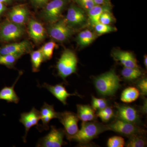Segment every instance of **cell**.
Segmentation results:
<instances>
[{
  "label": "cell",
  "instance_id": "10",
  "mask_svg": "<svg viewBox=\"0 0 147 147\" xmlns=\"http://www.w3.org/2000/svg\"><path fill=\"white\" fill-rule=\"evenodd\" d=\"M40 120V114L39 110L33 107L31 110L27 113H23L21 115L20 122L24 125L25 127V134L23 137L24 142H26V137L28 132L32 127L38 125V121Z\"/></svg>",
  "mask_w": 147,
  "mask_h": 147
},
{
  "label": "cell",
  "instance_id": "23",
  "mask_svg": "<svg viewBox=\"0 0 147 147\" xmlns=\"http://www.w3.org/2000/svg\"><path fill=\"white\" fill-rule=\"evenodd\" d=\"M96 37V35L93 32L87 30L81 32L78 34L76 40L79 45L82 47H85L94 41Z\"/></svg>",
  "mask_w": 147,
  "mask_h": 147
},
{
  "label": "cell",
  "instance_id": "38",
  "mask_svg": "<svg viewBox=\"0 0 147 147\" xmlns=\"http://www.w3.org/2000/svg\"><path fill=\"white\" fill-rule=\"evenodd\" d=\"M147 57L146 55H145L144 56V65L145 67H146V68H147Z\"/></svg>",
  "mask_w": 147,
  "mask_h": 147
},
{
  "label": "cell",
  "instance_id": "3",
  "mask_svg": "<svg viewBox=\"0 0 147 147\" xmlns=\"http://www.w3.org/2000/svg\"><path fill=\"white\" fill-rule=\"evenodd\" d=\"M77 63L78 59L75 53L71 50H65L57 63L58 75L66 82L67 77L76 73Z\"/></svg>",
  "mask_w": 147,
  "mask_h": 147
},
{
  "label": "cell",
  "instance_id": "5",
  "mask_svg": "<svg viewBox=\"0 0 147 147\" xmlns=\"http://www.w3.org/2000/svg\"><path fill=\"white\" fill-rule=\"evenodd\" d=\"M107 127L108 130L115 131L124 136L128 137L135 134H143L145 132L144 130L136 125V124L130 123L119 119L114 122L107 125Z\"/></svg>",
  "mask_w": 147,
  "mask_h": 147
},
{
  "label": "cell",
  "instance_id": "25",
  "mask_svg": "<svg viewBox=\"0 0 147 147\" xmlns=\"http://www.w3.org/2000/svg\"><path fill=\"white\" fill-rule=\"evenodd\" d=\"M31 59L33 71L36 72L39 70L41 63L44 60L41 49L33 52L31 54Z\"/></svg>",
  "mask_w": 147,
  "mask_h": 147
},
{
  "label": "cell",
  "instance_id": "14",
  "mask_svg": "<svg viewBox=\"0 0 147 147\" xmlns=\"http://www.w3.org/2000/svg\"><path fill=\"white\" fill-rule=\"evenodd\" d=\"M42 88H45L56 97L58 100L61 101L63 105H67V98L71 96L80 95L77 93L69 94L66 90L63 84H58L55 86L49 85L47 83H44L41 86Z\"/></svg>",
  "mask_w": 147,
  "mask_h": 147
},
{
  "label": "cell",
  "instance_id": "20",
  "mask_svg": "<svg viewBox=\"0 0 147 147\" xmlns=\"http://www.w3.org/2000/svg\"><path fill=\"white\" fill-rule=\"evenodd\" d=\"M109 6L95 5L88 11L89 19L92 26L100 23V16L103 12L110 11Z\"/></svg>",
  "mask_w": 147,
  "mask_h": 147
},
{
  "label": "cell",
  "instance_id": "8",
  "mask_svg": "<svg viewBox=\"0 0 147 147\" xmlns=\"http://www.w3.org/2000/svg\"><path fill=\"white\" fill-rule=\"evenodd\" d=\"M58 119L64 127L65 134L68 140L79 131L78 123L79 119L75 113L68 111L59 113Z\"/></svg>",
  "mask_w": 147,
  "mask_h": 147
},
{
  "label": "cell",
  "instance_id": "33",
  "mask_svg": "<svg viewBox=\"0 0 147 147\" xmlns=\"http://www.w3.org/2000/svg\"><path fill=\"white\" fill-rule=\"evenodd\" d=\"M113 21V18L110 14V11L103 12L100 18V23L105 25H109Z\"/></svg>",
  "mask_w": 147,
  "mask_h": 147
},
{
  "label": "cell",
  "instance_id": "18",
  "mask_svg": "<svg viewBox=\"0 0 147 147\" xmlns=\"http://www.w3.org/2000/svg\"><path fill=\"white\" fill-rule=\"evenodd\" d=\"M29 32L30 36L36 42L42 41L45 37L44 27L39 22L32 19L29 22Z\"/></svg>",
  "mask_w": 147,
  "mask_h": 147
},
{
  "label": "cell",
  "instance_id": "30",
  "mask_svg": "<svg viewBox=\"0 0 147 147\" xmlns=\"http://www.w3.org/2000/svg\"><path fill=\"white\" fill-rule=\"evenodd\" d=\"M92 106L95 110H101L108 106V102L104 98H97L94 96H92Z\"/></svg>",
  "mask_w": 147,
  "mask_h": 147
},
{
  "label": "cell",
  "instance_id": "2",
  "mask_svg": "<svg viewBox=\"0 0 147 147\" xmlns=\"http://www.w3.org/2000/svg\"><path fill=\"white\" fill-rule=\"evenodd\" d=\"M108 130L107 125L96 122H83L81 129L73 137L68 139L80 144H86L99 134Z\"/></svg>",
  "mask_w": 147,
  "mask_h": 147
},
{
  "label": "cell",
  "instance_id": "21",
  "mask_svg": "<svg viewBox=\"0 0 147 147\" xmlns=\"http://www.w3.org/2000/svg\"><path fill=\"white\" fill-rule=\"evenodd\" d=\"M77 116L83 122L91 121L96 118L94 110L88 105H77Z\"/></svg>",
  "mask_w": 147,
  "mask_h": 147
},
{
  "label": "cell",
  "instance_id": "15",
  "mask_svg": "<svg viewBox=\"0 0 147 147\" xmlns=\"http://www.w3.org/2000/svg\"><path fill=\"white\" fill-rule=\"evenodd\" d=\"M112 55L116 61H119L125 67L139 68L137 59L130 52L116 50L113 51Z\"/></svg>",
  "mask_w": 147,
  "mask_h": 147
},
{
  "label": "cell",
  "instance_id": "28",
  "mask_svg": "<svg viewBox=\"0 0 147 147\" xmlns=\"http://www.w3.org/2000/svg\"><path fill=\"white\" fill-rule=\"evenodd\" d=\"M56 44L53 41L47 42L41 48L44 60H50L53 57V51L56 47Z\"/></svg>",
  "mask_w": 147,
  "mask_h": 147
},
{
  "label": "cell",
  "instance_id": "7",
  "mask_svg": "<svg viewBox=\"0 0 147 147\" xmlns=\"http://www.w3.org/2000/svg\"><path fill=\"white\" fill-rule=\"evenodd\" d=\"M67 0H53L47 3L43 11L44 18L51 24L56 23L59 19Z\"/></svg>",
  "mask_w": 147,
  "mask_h": 147
},
{
  "label": "cell",
  "instance_id": "22",
  "mask_svg": "<svg viewBox=\"0 0 147 147\" xmlns=\"http://www.w3.org/2000/svg\"><path fill=\"white\" fill-rule=\"evenodd\" d=\"M140 95L139 90L135 87H128L122 93L121 100L125 103H130L137 100Z\"/></svg>",
  "mask_w": 147,
  "mask_h": 147
},
{
  "label": "cell",
  "instance_id": "6",
  "mask_svg": "<svg viewBox=\"0 0 147 147\" xmlns=\"http://www.w3.org/2000/svg\"><path fill=\"white\" fill-rule=\"evenodd\" d=\"M73 28L67 23L65 20H60L53 24L49 29L50 36L54 39L63 42L73 34Z\"/></svg>",
  "mask_w": 147,
  "mask_h": 147
},
{
  "label": "cell",
  "instance_id": "39",
  "mask_svg": "<svg viewBox=\"0 0 147 147\" xmlns=\"http://www.w3.org/2000/svg\"><path fill=\"white\" fill-rule=\"evenodd\" d=\"M11 0H0V2L2 3H8L10 2Z\"/></svg>",
  "mask_w": 147,
  "mask_h": 147
},
{
  "label": "cell",
  "instance_id": "17",
  "mask_svg": "<svg viewBox=\"0 0 147 147\" xmlns=\"http://www.w3.org/2000/svg\"><path fill=\"white\" fill-rule=\"evenodd\" d=\"M28 15V11L24 5L16 6L12 9L9 13L11 22L22 25L26 23Z\"/></svg>",
  "mask_w": 147,
  "mask_h": 147
},
{
  "label": "cell",
  "instance_id": "31",
  "mask_svg": "<svg viewBox=\"0 0 147 147\" xmlns=\"http://www.w3.org/2000/svg\"><path fill=\"white\" fill-rule=\"evenodd\" d=\"M124 139L119 136H114L108 139L107 146L109 147H123L124 146Z\"/></svg>",
  "mask_w": 147,
  "mask_h": 147
},
{
  "label": "cell",
  "instance_id": "11",
  "mask_svg": "<svg viewBox=\"0 0 147 147\" xmlns=\"http://www.w3.org/2000/svg\"><path fill=\"white\" fill-rule=\"evenodd\" d=\"M65 20L67 23L73 28L82 26L86 21L85 11L79 7L71 5L67 10Z\"/></svg>",
  "mask_w": 147,
  "mask_h": 147
},
{
  "label": "cell",
  "instance_id": "27",
  "mask_svg": "<svg viewBox=\"0 0 147 147\" xmlns=\"http://www.w3.org/2000/svg\"><path fill=\"white\" fill-rule=\"evenodd\" d=\"M142 134H135L129 137L126 146L127 147H144L146 146V139L142 137Z\"/></svg>",
  "mask_w": 147,
  "mask_h": 147
},
{
  "label": "cell",
  "instance_id": "29",
  "mask_svg": "<svg viewBox=\"0 0 147 147\" xmlns=\"http://www.w3.org/2000/svg\"><path fill=\"white\" fill-rule=\"evenodd\" d=\"M94 27L96 31L99 34H105L117 30V29L115 27L100 23L96 24Z\"/></svg>",
  "mask_w": 147,
  "mask_h": 147
},
{
  "label": "cell",
  "instance_id": "37",
  "mask_svg": "<svg viewBox=\"0 0 147 147\" xmlns=\"http://www.w3.org/2000/svg\"><path fill=\"white\" fill-rule=\"evenodd\" d=\"M5 5H4L3 3L0 2V16L5 11Z\"/></svg>",
  "mask_w": 147,
  "mask_h": 147
},
{
  "label": "cell",
  "instance_id": "9",
  "mask_svg": "<svg viewBox=\"0 0 147 147\" xmlns=\"http://www.w3.org/2000/svg\"><path fill=\"white\" fill-rule=\"evenodd\" d=\"M24 31L21 25L11 21L7 22L3 25L0 30V39L4 41L14 40L21 37Z\"/></svg>",
  "mask_w": 147,
  "mask_h": 147
},
{
  "label": "cell",
  "instance_id": "12",
  "mask_svg": "<svg viewBox=\"0 0 147 147\" xmlns=\"http://www.w3.org/2000/svg\"><path fill=\"white\" fill-rule=\"evenodd\" d=\"M60 113H57L55 111L54 106L44 102L40 111V120L42 121V125L37 127L40 131L49 129V123L50 121L53 119L59 118Z\"/></svg>",
  "mask_w": 147,
  "mask_h": 147
},
{
  "label": "cell",
  "instance_id": "35",
  "mask_svg": "<svg viewBox=\"0 0 147 147\" xmlns=\"http://www.w3.org/2000/svg\"><path fill=\"white\" fill-rule=\"evenodd\" d=\"M95 5L110 6V0H93Z\"/></svg>",
  "mask_w": 147,
  "mask_h": 147
},
{
  "label": "cell",
  "instance_id": "24",
  "mask_svg": "<svg viewBox=\"0 0 147 147\" xmlns=\"http://www.w3.org/2000/svg\"><path fill=\"white\" fill-rule=\"evenodd\" d=\"M121 74L125 80L132 81L139 78L142 72L139 68L124 67L122 70Z\"/></svg>",
  "mask_w": 147,
  "mask_h": 147
},
{
  "label": "cell",
  "instance_id": "1",
  "mask_svg": "<svg viewBox=\"0 0 147 147\" xmlns=\"http://www.w3.org/2000/svg\"><path fill=\"white\" fill-rule=\"evenodd\" d=\"M94 84L97 92L103 96H112L120 88V79L114 69L95 78Z\"/></svg>",
  "mask_w": 147,
  "mask_h": 147
},
{
  "label": "cell",
  "instance_id": "4",
  "mask_svg": "<svg viewBox=\"0 0 147 147\" xmlns=\"http://www.w3.org/2000/svg\"><path fill=\"white\" fill-rule=\"evenodd\" d=\"M65 135L64 129L51 126V129L45 137L41 138L36 145L37 147H61L64 144V137Z\"/></svg>",
  "mask_w": 147,
  "mask_h": 147
},
{
  "label": "cell",
  "instance_id": "34",
  "mask_svg": "<svg viewBox=\"0 0 147 147\" xmlns=\"http://www.w3.org/2000/svg\"><path fill=\"white\" fill-rule=\"evenodd\" d=\"M137 87L139 91L144 95H146L147 93V79H142L138 83Z\"/></svg>",
  "mask_w": 147,
  "mask_h": 147
},
{
  "label": "cell",
  "instance_id": "13",
  "mask_svg": "<svg viewBox=\"0 0 147 147\" xmlns=\"http://www.w3.org/2000/svg\"><path fill=\"white\" fill-rule=\"evenodd\" d=\"M117 115L119 119L136 124L139 121V115L137 110L128 105L116 103Z\"/></svg>",
  "mask_w": 147,
  "mask_h": 147
},
{
  "label": "cell",
  "instance_id": "19",
  "mask_svg": "<svg viewBox=\"0 0 147 147\" xmlns=\"http://www.w3.org/2000/svg\"><path fill=\"white\" fill-rule=\"evenodd\" d=\"M19 76L13 83L11 86L4 87L0 91V100H5L8 102H14L18 103L20 98L14 90V87L18 82Z\"/></svg>",
  "mask_w": 147,
  "mask_h": 147
},
{
  "label": "cell",
  "instance_id": "32",
  "mask_svg": "<svg viewBox=\"0 0 147 147\" xmlns=\"http://www.w3.org/2000/svg\"><path fill=\"white\" fill-rule=\"evenodd\" d=\"M74 1L81 8L86 11L87 12L95 5L93 0H74Z\"/></svg>",
  "mask_w": 147,
  "mask_h": 147
},
{
  "label": "cell",
  "instance_id": "36",
  "mask_svg": "<svg viewBox=\"0 0 147 147\" xmlns=\"http://www.w3.org/2000/svg\"><path fill=\"white\" fill-rule=\"evenodd\" d=\"M49 0H32L35 5L37 7H42L46 5Z\"/></svg>",
  "mask_w": 147,
  "mask_h": 147
},
{
  "label": "cell",
  "instance_id": "16",
  "mask_svg": "<svg viewBox=\"0 0 147 147\" xmlns=\"http://www.w3.org/2000/svg\"><path fill=\"white\" fill-rule=\"evenodd\" d=\"M30 47V43L26 40L21 42L9 44L0 49V55L19 53L24 55L28 51Z\"/></svg>",
  "mask_w": 147,
  "mask_h": 147
},
{
  "label": "cell",
  "instance_id": "26",
  "mask_svg": "<svg viewBox=\"0 0 147 147\" xmlns=\"http://www.w3.org/2000/svg\"><path fill=\"white\" fill-rule=\"evenodd\" d=\"M23 54H9L0 55V64L5 65L8 67H11Z\"/></svg>",
  "mask_w": 147,
  "mask_h": 147
}]
</instances>
